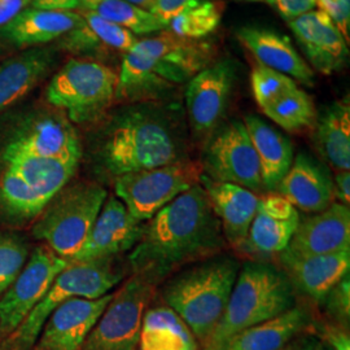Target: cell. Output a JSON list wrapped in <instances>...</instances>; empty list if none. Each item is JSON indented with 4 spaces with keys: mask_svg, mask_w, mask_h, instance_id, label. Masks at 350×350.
Returning <instances> with one entry per match:
<instances>
[{
    "mask_svg": "<svg viewBox=\"0 0 350 350\" xmlns=\"http://www.w3.org/2000/svg\"><path fill=\"white\" fill-rule=\"evenodd\" d=\"M225 245L221 222L198 183L146 222L129 263L134 275L157 286L182 266L217 256Z\"/></svg>",
    "mask_w": 350,
    "mask_h": 350,
    "instance_id": "1",
    "label": "cell"
},
{
    "mask_svg": "<svg viewBox=\"0 0 350 350\" xmlns=\"http://www.w3.org/2000/svg\"><path fill=\"white\" fill-rule=\"evenodd\" d=\"M98 159L113 179L187 160L178 120L157 104H138L118 113L107 127Z\"/></svg>",
    "mask_w": 350,
    "mask_h": 350,
    "instance_id": "2",
    "label": "cell"
},
{
    "mask_svg": "<svg viewBox=\"0 0 350 350\" xmlns=\"http://www.w3.org/2000/svg\"><path fill=\"white\" fill-rule=\"evenodd\" d=\"M230 256H214L172 278L163 288L166 306L188 325L201 347L225 313L240 270Z\"/></svg>",
    "mask_w": 350,
    "mask_h": 350,
    "instance_id": "3",
    "label": "cell"
},
{
    "mask_svg": "<svg viewBox=\"0 0 350 350\" xmlns=\"http://www.w3.org/2000/svg\"><path fill=\"white\" fill-rule=\"evenodd\" d=\"M295 306L293 286L284 271L266 262L240 266L225 313L204 350H221L228 340Z\"/></svg>",
    "mask_w": 350,
    "mask_h": 350,
    "instance_id": "4",
    "label": "cell"
},
{
    "mask_svg": "<svg viewBox=\"0 0 350 350\" xmlns=\"http://www.w3.org/2000/svg\"><path fill=\"white\" fill-rule=\"evenodd\" d=\"M122 278L124 273L113 266L112 258L69 263L23 323L8 338L1 340L0 350H33L43 325L56 308L72 299L95 300L103 297Z\"/></svg>",
    "mask_w": 350,
    "mask_h": 350,
    "instance_id": "5",
    "label": "cell"
},
{
    "mask_svg": "<svg viewBox=\"0 0 350 350\" xmlns=\"http://www.w3.org/2000/svg\"><path fill=\"white\" fill-rule=\"evenodd\" d=\"M107 198V189L98 183H68L43 209L33 228L34 237L70 262L83 247Z\"/></svg>",
    "mask_w": 350,
    "mask_h": 350,
    "instance_id": "6",
    "label": "cell"
},
{
    "mask_svg": "<svg viewBox=\"0 0 350 350\" xmlns=\"http://www.w3.org/2000/svg\"><path fill=\"white\" fill-rule=\"evenodd\" d=\"M118 75L109 66L73 59L64 65L47 88L51 104L66 113L75 124H90L99 120L116 99Z\"/></svg>",
    "mask_w": 350,
    "mask_h": 350,
    "instance_id": "7",
    "label": "cell"
},
{
    "mask_svg": "<svg viewBox=\"0 0 350 350\" xmlns=\"http://www.w3.org/2000/svg\"><path fill=\"white\" fill-rule=\"evenodd\" d=\"M201 175L200 166L183 160L121 175L114 179V193L133 217L147 222L175 198L200 183Z\"/></svg>",
    "mask_w": 350,
    "mask_h": 350,
    "instance_id": "8",
    "label": "cell"
},
{
    "mask_svg": "<svg viewBox=\"0 0 350 350\" xmlns=\"http://www.w3.org/2000/svg\"><path fill=\"white\" fill-rule=\"evenodd\" d=\"M156 286L140 276H130L116 293L88 334L81 350H138L143 315Z\"/></svg>",
    "mask_w": 350,
    "mask_h": 350,
    "instance_id": "9",
    "label": "cell"
},
{
    "mask_svg": "<svg viewBox=\"0 0 350 350\" xmlns=\"http://www.w3.org/2000/svg\"><path fill=\"white\" fill-rule=\"evenodd\" d=\"M202 169L215 182L232 183L253 192L262 191L261 167L243 121H231L213 134L208 143Z\"/></svg>",
    "mask_w": 350,
    "mask_h": 350,
    "instance_id": "10",
    "label": "cell"
},
{
    "mask_svg": "<svg viewBox=\"0 0 350 350\" xmlns=\"http://www.w3.org/2000/svg\"><path fill=\"white\" fill-rule=\"evenodd\" d=\"M47 245L38 247L25 267L0 299V338L4 340L23 323L44 297L53 280L69 266Z\"/></svg>",
    "mask_w": 350,
    "mask_h": 350,
    "instance_id": "11",
    "label": "cell"
},
{
    "mask_svg": "<svg viewBox=\"0 0 350 350\" xmlns=\"http://www.w3.org/2000/svg\"><path fill=\"white\" fill-rule=\"evenodd\" d=\"M237 69L231 60L204 68L188 81L186 111L191 130L198 138L212 135L225 116Z\"/></svg>",
    "mask_w": 350,
    "mask_h": 350,
    "instance_id": "12",
    "label": "cell"
},
{
    "mask_svg": "<svg viewBox=\"0 0 350 350\" xmlns=\"http://www.w3.org/2000/svg\"><path fill=\"white\" fill-rule=\"evenodd\" d=\"M144 227L146 222L133 217L122 201L111 196L104 202L83 247L70 262L108 260L129 252L138 244Z\"/></svg>",
    "mask_w": 350,
    "mask_h": 350,
    "instance_id": "13",
    "label": "cell"
},
{
    "mask_svg": "<svg viewBox=\"0 0 350 350\" xmlns=\"http://www.w3.org/2000/svg\"><path fill=\"white\" fill-rule=\"evenodd\" d=\"M113 293L88 300L72 299L56 308L43 325L33 350H81L88 334L112 300Z\"/></svg>",
    "mask_w": 350,
    "mask_h": 350,
    "instance_id": "14",
    "label": "cell"
},
{
    "mask_svg": "<svg viewBox=\"0 0 350 350\" xmlns=\"http://www.w3.org/2000/svg\"><path fill=\"white\" fill-rule=\"evenodd\" d=\"M300 213L279 193L260 198L248 235L239 248L254 257H270L286 250L300 224Z\"/></svg>",
    "mask_w": 350,
    "mask_h": 350,
    "instance_id": "15",
    "label": "cell"
},
{
    "mask_svg": "<svg viewBox=\"0 0 350 350\" xmlns=\"http://www.w3.org/2000/svg\"><path fill=\"white\" fill-rule=\"evenodd\" d=\"M129 51L150 57L170 85L189 81L208 66L212 56L208 43L178 37L170 31L138 40Z\"/></svg>",
    "mask_w": 350,
    "mask_h": 350,
    "instance_id": "16",
    "label": "cell"
},
{
    "mask_svg": "<svg viewBox=\"0 0 350 350\" xmlns=\"http://www.w3.org/2000/svg\"><path fill=\"white\" fill-rule=\"evenodd\" d=\"M350 250V209L338 201L323 212L300 219L287 248L295 257L319 256Z\"/></svg>",
    "mask_w": 350,
    "mask_h": 350,
    "instance_id": "17",
    "label": "cell"
},
{
    "mask_svg": "<svg viewBox=\"0 0 350 350\" xmlns=\"http://www.w3.org/2000/svg\"><path fill=\"white\" fill-rule=\"evenodd\" d=\"M289 27L318 72L331 75L341 70L348 63V42L325 12L306 13L291 21Z\"/></svg>",
    "mask_w": 350,
    "mask_h": 350,
    "instance_id": "18",
    "label": "cell"
},
{
    "mask_svg": "<svg viewBox=\"0 0 350 350\" xmlns=\"http://www.w3.org/2000/svg\"><path fill=\"white\" fill-rule=\"evenodd\" d=\"M5 150L73 165H78L82 157V146L75 127L69 120L59 116L39 120L13 139Z\"/></svg>",
    "mask_w": 350,
    "mask_h": 350,
    "instance_id": "19",
    "label": "cell"
},
{
    "mask_svg": "<svg viewBox=\"0 0 350 350\" xmlns=\"http://www.w3.org/2000/svg\"><path fill=\"white\" fill-rule=\"evenodd\" d=\"M276 193L297 211L323 212L335 202L334 182L325 167L306 153L293 159L287 174L276 187Z\"/></svg>",
    "mask_w": 350,
    "mask_h": 350,
    "instance_id": "20",
    "label": "cell"
},
{
    "mask_svg": "<svg viewBox=\"0 0 350 350\" xmlns=\"http://www.w3.org/2000/svg\"><path fill=\"white\" fill-rule=\"evenodd\" d=\"M200 185L221 222L226 241L239 250L248 235L260 196L248 188L215 182L204 174L201 175Z\"/></svg>",
    "mask_w": 350,
    "mask_h": 350,
    "instance_id": "21",
    "label": "cell"
},
{
    "mask_svg": "<svg viewBox=\"0 0 350 350\" xmlns=\"http://www.w3.org/2000/svg\"><path fill=\"white\" fill-rule=\"evenodd\" d=\"M278 256L292 286L317 302H323L327 293L350 274V250L306 257Z\"/></svg>",
    "mask_w": 350,
    "mask_h": 350,
    "instance_id": "22",
    "label": "cell"
},
{
    "mask_svg": "<svg viewBox=\"0 0 350 350\" xmlns=\"http://www.w3.org/2000/svg\"><path fill=\"white\" fill-rule=\"evenodd\" d=\"M238 38L260 65L288 75L304 85L313 86V68L304 60L289 38L253 26L239 29Z\"/></svg>",
    "mask_w": 350,
    "mask_h": 350,
    "instance_id": "23",
    "label": "cell"
},
{
    "mask_svg": "<svg viewBox=\"0 0 350 350\" xmlns=\"http://www.w3.org/2000/svg\"><path fill=\"white\" fill-rule=\"evenodd\" d=\"M81 20L75 11L26 8L4 25L3 34L20 47L43 44L66 36Z\"/></svg>",
    "mask_w": 350,
    "mask_h": 350,
    "instance_id": "24",
    "label": "cell"
},
{
    "mask_svg": "<svg viewBox=\"0 0 350 350\" xmlns=\"http://www.w3.org/2000/svg\"><path fill=\"white\" fill-rule=\"evenodd\" d=\"M243 122L260 161L263 189L276 191L293 163L292 142L260 117L247 116Z\"/></svg>",
    "mask_w": 350,
    "mask_h": 350,
    "instance_id": "25",
    "label": "cell"
},
{
    "mask_svg": "<svg viewBox=\"0 0 350 350\" xmlns=\"http://www.w3.org/2000/svg\"><path fill=\"white\" fill-rule=\"evenodd\" d=\"M312 325L309 312L295 305L287 312L240 332L221 350H283L292 338Z\"/></svg>",
    "mask_w": 350,
    "mask_h": 350,
    "instance_id": "26",
    "label": "cell"
},
{
    "mask_svg": "<svg viewBox=\"0 0 350 350\" xmlns=\"http://www.w3.org/2000/svg\"><path fill=\"white\" fill-rule=\"evenodd\" d=\"M138 350H200V345L173 309L159 305L143 315Z\"/></svg>",
    "mask_w": 350,
    "mask_h": 350,
    "instance_id": "27",
    "label": "cell"
},
{
    "mask_svg": "<svg viewBox=\"0 0 350 350\" xmlns=\"http://www.w3.org/2000/svg\"><path fill=\"white\" fill-rule=\"evenodd\" d=\"M53 63L51 50L34 49L0 65V113L24 98Z\"/></svg>",
    "mask_w": 350,
    "mask_h": 350,
    "instance_id": "28",
    "label": "cell"
},
{
    "mask_svg": "<svg viewBox=\"0 0 350 350\" xmlns=\"http://www.w3.org/2000/svg\"><path fill=\"white\" fill-rule=\"evenodd\" d=\"M317 148L336 172L350 170L349 99L329 104L317 120Z\"/></svg>",
    "mask_w": 350,
    "mask_h": 350,
    "instance_id": "29",
    "label": "cell"
},
{
    "mask_svg": "<svg viewBox=\"0 0 350 350\" xmlns=\"http://www.w3.org/2000/svg\"><path fill=\"white\" fill-rule=\"evenodd\" d=\"M3 160L14 174L50 201L75 175L78 165L4 150Z\"/></svg>",
    "mask_w": 350,
    "mask_h": 350,
    "instance_id": "30",
    "label": "cell"
},
{
    "mask_svg": "<svg viewBox=\"0 0 350 350\" xmlns=\"http://www.w3.org/2000/svg\"><path fill=\"white\" fill-rule=\"evenodd\" d=\"M82 20L72 31L62 37V46L72 52H92L104 50H130L137 42V36L124 27L114 25L94 11L81 13Z\"/></svg>",
    "mask_w": 350,
    "mask_h": 350,
    "instance_id": "31",
    "label": "cell"
},
{
    "mask_svg": "<svg viewBox=\"0 0 350 350\" xmlns=\"http://www.w3.org/2000/svg\"><path fill=\"white\" fill-rule=\"evenodd\" d=\"M262 112L288 133H299L312 127L317 120L313 99L300 88L265 107Z\"/></svg>",
    "mask_w": 350,
    "mask_h": 350,
    "instance_id": "32",
    "label": "cell"
},
{
    "mask_svg": "<svg viewBox=\"0 0 350 350\" xmlns=\"http://www.w3.org/2000/svg\"><path fill=\"white\" fill-rule=\"evenodd\" d=\"M91 11L134 36L152 34L167 29V24L148 10H143L126 0H107Z\"/></svg>",
    "mask_w": 350,
    "mask_h": 350,
    "instance_id": "33",
    "label": "cell"
},
{
    "mask_svg": "<svg viewBox=\"0 0 350 350\" xmlns=\"http://www.w3.org/2000/svg\"><path fill=\"white\" fill-rule=\"evenodd\" d=\"M221 23V10L211 0H192L169 21L167 29L175 36L201 39L214 31Z\"/></svg>",
    "mask_w": 350,
    "mask_h": 350,
    "instance_id": "34",
    "label": "cell"
},
{
    "mask_svg": "<svg viewBox=\"0 0 350 350\" xmlns=\"http://www.w3.org/2000/svg\"><path fill=\"white\" fill-rule=\"evenodd\" d=\"M0 201L13 214L34 217L50 202L10 169L0 176Z\"/></svg>",
    "mask_w": 350,
    "mask_h": 350,
    "instance_id": "35",
    "label": "cell"
},
{
    "mask_svg": "<svg viewBox=\"0 0 350 350\" xmlns=\"http://www.w3.org/2000/svg\"><path fill=\"white\" fill-rule=\"evenodd\" d=\"M250 82L254 99L261 109L299 88L296 81L291 77L260 64L253 69Z\"/></svg>",
    "mask_w": 350,
    "mask_h": 350,
    "instance_id": "36",
    "label": "cell"
},
{
    "mask_svg": "<svg viewBox=\"0 0 350 350\" xmlns=\"http://www.w3.org/2000/svg\"><path fill=\"white\" fill-rule=\"evenodd\" d=\"M27 257L25 244L17 239L0 238V295L21 273Z\"/></svg>",
    "mask_w": 350,
    "mask_h": 350,
    "instance_id": "37",
    "label": "cell"
},
{
    "mask_svg": "<svg viewBox=\"0 0 350 350\" xmlns=\"http://www.w3.org/2000/svg\"><path fill=\"white\" fill-rule=\"evenodd\" d=\"M322 304H325V312L334 318L335 323L349 328L350 274L344 276L338 284L327 293Z\"/></svg>",
    "mask_w": 350,
    "mask_h": 350,
    "instance_id": "38",
    "label": "cell"
},
{
    "mask_svg": "<svg viewBox=\"0 0 350 350\" xmlns=\"http://www.w3.org/2000/svg\"><path fill=\"white\" fill-rule=\"evenodd\" d=\"M319 11L325 12L338 26L347 42L350 39V0H315Z\"/></svg>",
    "mask_w": 350,
    "mask_h": 350,
    "instance_id": "39",
    "label": "cell"
},
{
    "mask_svg": "<svg viewBox=\"0 0 350 350\" xmlns=\"http://www.w3.org/2000/svg\"><path fill=\"white\" fill-rule=\"evenodd\" d=\"M317 334L332 350H350V335L347 327L338 323H318Z\"/></svg>",
    "mask_w": 350,
    "mask_h": 350,
    "instance_id": "40",
    "label": "cell"
},
{
    "mask_svg": "<svg viewBox=\"0 0 350 350\" xmlns=\"http://www.w3.org/2000/svg\"><path fill=\"white\" fill-rule=\"evenodd\" d=\"M288 23L314 11L315 0H267Z\"/></svg>",
    "mask_w": 350,
    "mask_h": 350,
    "instance_id": "41",
    "label": "cell"
},
{
    "mask_svg": "<svg viewBox=\"0 0 350 350\" xmlns=\"http://www.w3.org/2000/svg\"><path fill=\"white\" fill-rule=\"evenodd\" d=\"M192 0H153L148 11L169 24L175 14L180 12Z\"/></svg>",
    "mask_w": 350,
    "mask_h": 350,
    "instance_id": "42",
    "label": "cell"
},
{
    "mask_svg": "<svg viewBox=\"0 0 350 350\" xmlns=\"http://www.w3.org/2000/svg\"><path fill=\"white\" fill-rule=\"evenodd\" d=\"M334 182V193L335 201H338L342 205L349 206L350 202V173L349 170L336 172Z\"/></svg>",
    "mask_w": 350,
    "mask_h": 350,
    "instance_id": "43",
    "label": "cell"
},
{
    "mask_svg": "<svg viewBox=\"0 0 350 350\" xmlns=\"http://www.w3.org/2000/svg\"><path fill=\"white\" fill-rule=\"evenodd\" d=\"M30 4V0H0V26L7 25Z\"/></svg>",
    "mask_w": 350,
    "mask_h": 350,
    "instance_id": "44",
    "label": "cell"
},
{
    "mask_svg": "<svg viewBox=\"0 0 350 350\" xmlns=\"http://www.w3.org/2000/svg\"><path fill=\"white\" fill-rule=\"evenodd\" d=\"M30 4L39 10L72 11L79 7V0H30Z\"/></svg>",
    "mask_w": 350,
    "mask_h": 350,
    "instance_id": "45",
    "label": "cell"
},
{
    "mask_svg": "<svg viewBox=\"0 0 350 350\" xmlns=\"http://www.w3.org/2000/svg\"><path fill=\"white\" fill-rule=\"evenodd\" d=\"M103 1H107V0H79V5H82L88 11H91Z\"/></svg>",
    "mask_w": 350,
    "mask_h": 350,
    "instance_id": "46",
    "label": "cell"
},
{
    "mask_svg": "<svg viewBox=\"0 0 350 350\" xmlns=\"http://www.w3.org/2000/svg\"><path fill=\"white\" fill-rule=\"evenodd\" d=\"M126 1H129L134 5H137V7H140L143 10H150V4H152L153 0H126Z\"/></svg>",
    "mask_w": 350,
    "mask_h": 350,
    "instance_id": "47",
    "label": "cell"
},
{
    "mask_svg": "<svg viewBox=\"0 0 350 350\" xmlns=\"http://www.w3.org/2000/svg\"><path fill=\"white\" fill-rule=\"evenodd\" d=\"M308 350H331L328 349V348H325V347H322V345H315V347H310Z\"/></svg>",
    "mask_w": 350,
    "mask_h": 350,
    "instance_id": "48",
    "label": "cell"
},
{
    "mask_svg": "<svg viewBox=\"0 0 350 350\" xmlns=\"http://www.w3.org/2000/svg\"><path fill=\"white\" fill-rule=\"evenodd\" d=\"M239 1H262V0H239Z\"/></svg>",
    "mask_w": 350,
    "mask_h": 350,
    "instance_id": "49",
    "label": "cell"
}]
</instances>
